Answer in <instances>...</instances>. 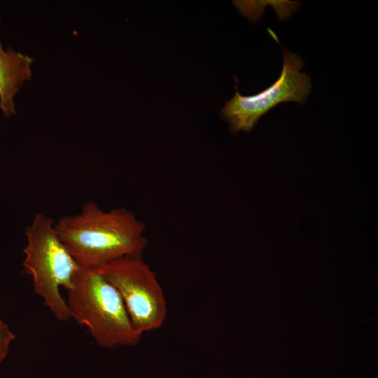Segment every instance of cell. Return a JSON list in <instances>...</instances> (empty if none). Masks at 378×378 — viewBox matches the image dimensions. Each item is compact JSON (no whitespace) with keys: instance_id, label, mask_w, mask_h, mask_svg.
<instances>
[{"instance_id":"cell-6","label":"cell","mask_w":378,"mask_h":378,"mask_svg":"<svg viewBox=\"0 0 378 378\" xmlns=\"http://www.w3.org/2000/svg\"><path fill=\"white\" fill-rule=\"evenodd\" d=\"M33 58L15 51L4 49L0 40V109L4 116L16 114L14 98L25 81L31 79Z\"/></svg>"},{"instance_id":"cell-3","label":"cell","mask_w":378,"mask_h":378,"mask_svg":"<svg viewBox=\"0 0 378 378\" xmlns=\"http://www.w3.org/2000/svg\"><path fill=\"white\" fill-rule=\"evenodd\" d=\"M67 292L71 318L88 328L97 345L116 348L139 342L141 335L134 330L120 295L96 270L82 268Z\"/></svg>"},{"instance_id":"cell-1","label":"cell","mask_w":378,"mask_h":378,"mask_svg":"<svg viewBox=\"0 0 378 378\" xmlns=\"http://www.w3.org/2000/svg\"><path fill=\"white\" fill-rule=\"evenodd\" d=\"M55 230L83 268H95L125 255H142L146 224L125 208L104 210L88 202L80 213L64 216Z\"/></svg>"},{"instance_id":"cell-2","label":"cell","mask_w":378,"mask_h":378,"mask_svg":"<svg viewBox=\"0 0 378 378\" xmlns=\"http://www.w3.org/2000/svg\"><path fill=\"white\" fill-rule=\"evenodd\" d=\"M55 223L52 218L37 213L27 226L23 267L32 278L34 292L43 298L44 304L57 319L66 321L71 316L59 288H72L83 267L59 239Z\"/></svg>"},{"instance_id":"cell-4","label":"cell","mask_w":378,"mask_h":378,"mask_svg":"<svg viewBox=\"0 0 378 378\" xmlns=\"http://www.w3.org/2000/svg\"><path fill=\"white\" fill-rule=\"evenodd\" d=\"M92 269L116 288L139 334L162 327L167 300L155 273L142 255H125Z\"/></svg>"},{"instance_id":"cell-5","label":"cell","mask_w":378,"mask_h":378,"mask_svg":"<svg viewBox=\"0 0 378 378\" xmlns=\"http://www.w3.org/2000/svg\"><path fill=\"white\" fill-rule=\"evenodd\" d=\"M282 50L281 74L274 83L262 92L251 96L241 95L237 89L238 80L233 76L235 94L226 102L220 112V117L228 124L232 134L240 131L251 132L262 115L280 103L295 102L304 105L307 102L312 85L309 75L300 72L304 62L297 53L284 48Z\"/></svg>"},{"instance_id":"cell-7","label":"cell","mask_w":378,"mask_h":378,"mask_svg":"<svg viewBox=\"0 0 378 378\" xmlns=\"http://www.w3.org/2000/svg\"><path fill=\"white\" fill-rule=\"evenodd\" d=\"M15 335L8 325L0 319V365L7 356Z\"/></svg>"}]
</instances>
